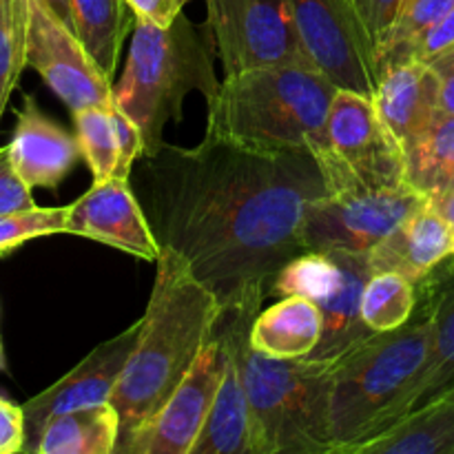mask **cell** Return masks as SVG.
Listing matches in <instances>:
<instances>
[{"label":"cell","instance_id":"1","mask_svg":"<svg viewBox=\"0 0 454 454\" xmlns=\"http://www.w3.org/2000/svg\"><path fill=\"white\" fill-rule=\"evenodd\" d=\"M142 158L155 238L224 310L264 301L275 275L309 253L306 211L328 193L313 151L257 153L207 133L193 149L162 142Z\"/></svg>","mask_w":454,"mask_h":454},{"label":"cell","instance_id":"2","mask_svg":"<svg viewBox=\"0 0 454 454\" xmlns=\"http://www.w3.org/2000/svg\"><path fill=\"white\" fill-rule=\"evenodd\" d=\"M224 309L171 248L158 257L149 304L136 346L115 384L120 443L160 411L215 337ZM118 443V446H120Z\"/></svg>","mask_w":454,"mask_h":454},{"label":"cell","instance_id":"3","mask_svg":"<svg viewBox=\"0 0 454 454\" xmlns=\"http://www.w3.org/2000/svg\"><path fill=\"white\" fill-rule=\"evenodd\" d=\"M433 350V304L403 326L375 333L333 362L328 434L333 454H353L406 417Z\"/></svg>","mask_w":454,"mask_h":454},{"label":"cell","instance_id":"4","mask_svg":"<svg viewBox=\"0 0 454 454\" xmlns=\"http://www.w3.org/2000/svg\"><path fill=\"white\" fill-rule=\"evenodd\" d=\"M264 301L224 310L220 333L238 355L253 415L255 454H333L328 434L333 362L273 357L248 344Z\"/></svg>","mask_w":454,"mask_h":454},{"label":"cell","instance_id":"5","mask_svg":"<svg viewBox=\"0 0 454 454\" xmlns=\"http://www.w3.org/2000/svg\"><path fill=\"white\" fill-rule=\"evenodd\" d=\"M335 91L315 67H264L226 75L208 102L207 133L257 153L313 151L324 142Z\"/></svg>","mask_w":454,"mask_h":454},{"label":"cell","instance_id":"6","mask_svg":"<svg viewBox=\"0 0 454 454\" xmlns=\"http://www.w3.org/2000/svg\"><path fill=\"white\" fill-rule=\"evenodd\" d=\"M191 91H200L207 102L220 91L198 29L184 13L168 27L136 18L127 65L114 84V102L145 136V155L162 145L168 120L182 118V105Z\"/></svg>","mask_w":454,"mask_h":454},{"label":"cell","instance_id":"7","mask_svg":"<svg viewBox=\"0 0 454 454\" xmlns=\"http://www.w3.org/2000/svg\"><path fill=\"white\" fill-rule=\"evenodd\" d=\"M328 193L408 184L406 158L372 98L337 89L324 142L313 149Z\"/></svg>","mask_w":454,"mask_h":454},{"label":"cell","instance_id":"8","mask_svg":"<svg viewBox=\"0 0 454 454\" xmlns=\"http://www.w3.org/2000/svg\"><path fill=\"white\" fill-rule=\"evenodd\" d=\"M430 200L411 184L326 193L304 217L306 251L368 253Z\"/></svg>","mask_w":454,"mask_h":454},{"label":"cell","instance_id":"9","mask_svg":"<svg viewBox=\"0 0 454 454\" xmlns=\"http://www.w3.org/2000/svg\"><path fill=\"white\" fill-rule=\"evenodd\" d=\"M207 13L224 78L264 67H315L286 0H207Z\"/></svg>","mask_w":454,"mask_h":454},{"label":"cell","instance_id":"10","mask_svg":"<svg viewBox=\"0 0 454 454\" xmlns=\"http://www.w3.org/2000/svg\"><path fill=\"white\" fill-rule=\"evenodd\" d=\"M286 4L315 69L337 89L375 96L377 53L353 0H286Z\"/></svg>","mask_w":454,"mask_h":454},{"label":"cell","instance_id":"11","mask_svg":"<svg viewBox=\"0 0 454 454\" xmlns=\"http://www.w3.org/2000/svg\"><path fill=\"white\" fill-rule=\"evenodd\" d=\"M27 67L38 71L47 87L75 111L114 100L111 78L96 65L78 34L40 0H29Z\"/></svg>","mask_w":454,"mask_h":454},{"label":"cell","instance_id":"12","mask_svg":"<svg viewBox=\"0 0 454 454\" xmlns=\"http://www.w3.org/2000/svg\"><path fill=\"white\" fill-rule=\"evenodd\" d=\"M226 364L220 333L193 364L189 375L137 430L118 446V454H191L204 428Z\"/></svg>","mask_w":454,"mask_h":454},{"label":"cell","instance_id":"13","mask_svg":"<svg viewBox=\"0 0 454 454\" xmlns=\"http://www.w3.org/2000/svg\"><path fill=\"white\" fill-rule=\"evenodd\" d=\"M137 333H140V319L120 335L96 346L78 366L71 368L56 384L31 397L22 406V412H25V450L22 452H35L40 433L53 417L111 402L115 384L136 346Z\"/></svg>","mask_w":454,"mask_h":454},{"label":"cell","instance_id":"14","mask_svg":"<svg viewBox=\"0 0 454 454\" xmlns=\"http://www.w3.org/2000/svg\"><path fill=\"white\" fill-rule=\"evenodd\" d=\"M67 233L82 235L145 262H158L162 253L145 208L122 177L93 182L91 189L69 207Z\"/></svg>","mask_w":454,"mask_h":454},{"label":"cell","instance_id":"15","mask_svg":"<svg viewBox=\"0 0 454 454\" xmlns=\"http://www.w3.org/2000/svg\"><path fill=\"white\" fill-rule=\"evenodd\" d=\"M328 253L335 257L337 273L328 291L315 300L324 315L322 340L317 348L306 357L315 362H335L375 335L362 317V295L368 278L372 275L368 255L346 251Z\"/></svg>","mask_w":454,"mask_h":454},{"label":"cell","instance_id":"16","mask_svg":"<svg viewBox=\"0 0 454 454\" xmlns=\"http://www.w3.org/2000/svg\"><path fill=\"white\" fill-rule=\"evenodd\" d=\"M7 149L13 168L31 189H56L82 158L78 137L47 118L31 96L18 111Z\"/></svg>","mask_w":454,"mask_h":454},{"label":"cell","instance_id":"17","mask_svg":"<svg viewBox=\"0 0 454 454\" xmlns=\"http://www.w3.org/2000/svg\"><path fill=\"white\" fill-rule=\"evenodd\" d=\"M450 257L454 229L430 202L368 253L372 273H399L412 284L424 282Z\"/></svg>","mask_w":454,"mask_h":454},{"label":"cell","instance_id":"18","mask_svg":"<svg viewBox=\"0 0 454 454\" xmlns=\"http://www.w3.org/2000/svg\"><path fill=\"white\" fill-rule=\"evenodd\" d=\"M381 122L403 151L439 118V80L430 65L406 62L380 74L372 96Z\"/></svg>","mask_w":454,"mask_h":454},{"label":"cell","instance_id":"19","mask_svg":"<svg viewBox=\"0 0 454 454\" xmlns=\"http://www.w3.org/2000/svg\"><path fill=\"white\" fill-rule=\"evenodd\" d=\"M222 340L226 346L224 375H222L215 402L191 454H255L251 402L244 386L242 368L224 335Z\"/></svg>","mask_w":454,"mask_h":454},{"label":"cell","instance_id":"20","mask_svg":"<svg viewBox=\"0 0 454 454\" xmlns=\"http://www.w3.org/2000/svg\"><path fill=\"white\" fill-rule=\"evenodd\" d=\"M322 328L324 315L313 300L288 295L257 313L248 344L273 357H309L322 340Z\"/></svg>","mask_w":454,"mask_h":454},{"label":"cell","instance_id":"21","mask_svg":"<svg viewBox=\"0 0 454 454\" xmlns=\"http://www.w3.org/2000/svg\"><path fill=\"white\" fill-rule=\"evenodd\" d=\"M353 454H454V397L415 408Z\"/></svg>","mask_w":454,"mask_h":454},{"label":"cell","instance_id":"22","mask_svg":"<svg viewBox=\"0 0 454 454\" xmlns=\"http://www.w3.org/2000/svg\"><path fill=\"white\" fill-rule=\"evenodd\" d=\"M118 443L120 415L106 402L49 419L34 454H115Z\"/></svg>","mask_w":454,"mask_h":454},{"label":"cell","instance_id":"23","mask_svg":"<svg viewBox=\"0 0 454 454\" xmlns=\"http://www.w3.org/2000/svg\"><path fill=\"white\" fill-rule=\"evenodd\" d=\"M69 4L80 43L96 65L114 78L122 40L136 20L133 12L124 0H69Z\"/></svg>","mask_w":454,"mask_h":454},{"label":"cell","instance_id":"24","mask_svg":"<svg viewBox=\"0 0 454 454\" xmlns=\"http://www.w3.org/2000/svg\"><path fill=\"white\" fill-rule=\"evenodd\" d=\"M428 297L433 304V350L411 411L442 397L454 384V284Z\"/></svg>","mask_w":454,"mask_h":454},{"label":"cell","instance_id":"25","mask_svg":"<svg viewBox=\"0 0 454 454\" xmlns=\"http://www.w3.org/2000/svg\"><path fill=\"white\" fill-rule=\"evenodd\" d=\"M417 284L399 273H372L362 295V317L372 333L395 331L415 313Z\"/></svg>","mask_w":454,"mask_h":454},{"label":"cell","instance_id":"26","mask_svg":"<svg viewBox=\"0 0 454 454\" xmlns=\"http://www.w3.org/2000/svg\"><path fill=\"white\" fill-rule=\"evenodd\" d=\"M75 137L80 142L82 158L93 173V182L120 177V145L115 133L111 102L105 106H89L75 111Z\"/></svg>","mask_w":454,"mask_h":454},{"label":"cell","instance_id":"27","mask_svg":"<svg viewBox=\"0 0 454 454\" xmlns=\"http://www.w3.org/2000/svg\"><path fill=\"white\" fill-rule=\"evenodd\" d=\"M29 0H0V120L27 67Z\"/></svg>","mask_w":454,"mask_h":454},{"label":"cell","instance_id":"28","mask_svg":"<svg viewBox=\"0 0 454 454\" xmlns=\"http://www.w3.org/2000/svg\"><path fill=\"white\" fill-rule=\"evenodd\" d=\"M454 9V0H406L399 12L397 22L390 31L388 40L377 53V71L395 62V58L417 38L424 34L428 27L442 20L448 12Z\"/></svg>","mask_w":454,"mask_h":454},{"label":"cell","instance_id":"29","mask_svg":"<svg viewBox=\"0 0 454 454\" xmlns=\"http://www.w3.org/2000/svg\"><path fill=\"white\" fill-rule=\"evenodd\" d=\"M69 207H34L0 215V257L44 235L67 233Z\"/></svg>","mask_w":454,"mask_h":454},{"label":"cell","instance_id":"30","mask_svg":"<svg viewBox=\"0 0 454 454\" xmlns=\"http://www.w3.org/2000/svg\"><path fill=\"white\" fill-rule=\"evenodd\" d=\"M454 47V9L448 12L442 20L434 22L433 27L424 31L421 35H417L397 58L395 62H390L388 67L395 65H406V62H421V65H430L434 58H439L442 53H446L448 49ZM384 67V69H388ZM381 69V71H384ZM380 71V74H381Z\"/></svg>","mask_w":454,"mask_h":454},{"label":"cell","instance_id":"31","mask_svg":"<svg viewBox=\"0 0 454 454\" xmlns=\"http://www.w3.org/2000/svg\"><path fill=\"white\" fill-rule=\"evenodd\" d=\"M403 3L406 0H353L357 16L362 18L364 27L368 31V38H371L372 47H375V53H380V49L388 40Z\"/></svg>","mask_w":454,"mask_h":454},{"label":"cell","instance_id":"32","mask_svg":"<svg viewBox=\"0 0 454 454\" xmlns=\"http://www.w3.org/2000/svg\"><path fill=\"white\" fill-rule=\"evenodd\" d=\"M34 207H38V204L34 202L31 186L18 176L12 158H9V149L3 146L0 149V215H4V213L27 211V208Z\"/></svg>","mask_w":454,"mask_h":454},{"label":"cell","instance_id":"33","mask_svg":"<svg viewBox=\"0 0 454 454\" xmlns=\"http://www.w3.org/2000/svg\"><path fill=\"white\" fill-rule=\"evenodd\" d=\"M25 450V412L0 397V454Z\"/></svg>","mask_w":454,"mask_h":454},{"label":"cell","instance_id":"34","mask_svg":"<svg viewBox=\"0 0 454 454\" xmlns=\"http://www.w3.org/2000/svg\"><path fill=\"white\" fill-rule=\"evenodd\" d=\"M136 18L168 27L182 13L186 0H124Z\"/></svg>","mask_w":454,"mask_h":454},{"label":"cell","instance_id":"35","mask_svg":"<svg viewBox=\"0 0 454 454\" xmlns=\"http://www.w3.org/2000/svg\"><path fill=\"white\" fill-rule=\"evenodd\" d=\"M439 80V114L454 115V47L430 62Z\"/></svg>","mask_w":454,"mask_h":454},{"label":"cell","instance_id":"36","mask_svg":"<svg viewBox=\"0 0 454 454\" xmlns=\"http://www.w3.org/2000/svg\"><path fill=\"white\" fill-rule=\"evenodd\" d=\"M40 3L47 4L49 9H51L53 13H56L58 18H60L62 22H65L69 29L75 31V25H74V13H71V4L69 0H40Z\"/></svg>","mask_w":454,"mask_h":454},{"label":"cell","instance_id":"37","mask_svg":"<svg viewBox=\"0 0 454 454\" xmlns=\"http://www.w3.org/2000/svg\"><path fill=\"white\" fill-rule=\"evenodd\" d=\"M450 191H454V164L450 167V171H448L446 180H443L442 191H439L437 195H442V193H450ZM437 195H434V198H437Z\"/></svg>","mask_w":454,"mask_h":454},{"label":"cell","instance_id":"38","mask_svg":"<svg viewBox=\"0 0 454 454\" xmlns=\"http://www.w3.org/2000/svg\"><path fill=\"white\" fill-rule=\"evenodd\" d=\"M443 395H448V397H454V384L450 386V388H448L446 390V393H443ZM443 395H442V397H443Z\"/></svg>","mask_w":454,"mask_h":454},{"label":"cell","instance_id":"39","mask_svg":"<svg viewBox=\"0 0 454 454\" xmlns=\"http://www.w3.org/2000/svg\"><path fill=\"white\" fill-rule=\"evenodd\" d=\"M0 366H3V344H0Z\"/></svg>","mask_w":454,"mask_h":454}]
</instances>
